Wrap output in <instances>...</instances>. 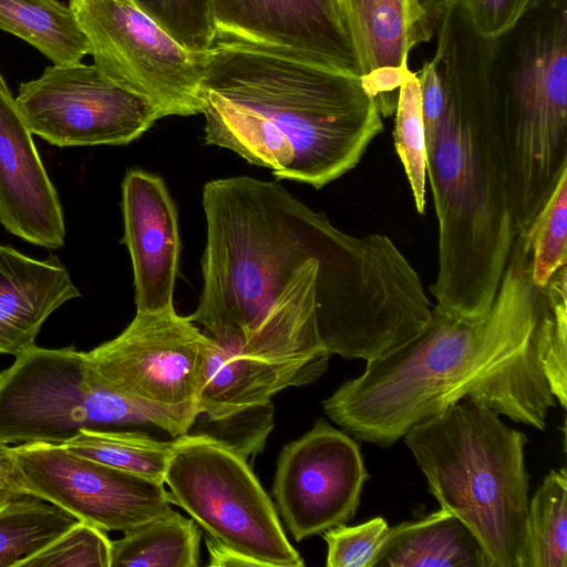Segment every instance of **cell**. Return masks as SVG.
<instances>
[{
	"instance_id": "obj_1",
	"label": "cell",
	"mask_w": 567,
	"mask_h": 567,
	"mask_svg": "<svg viewBox=\"0 0 567 567\" xmlns=\"http://www.w3.org/2000/svg\"><path fill=\"white\" fill-rule=\"evenodd\" d=\"M550 324L549 300L532 281L529 247L517 235L482 317L434 307L416 336L367 361L361 375L322 402L323 412L359 441L380 447L461 401L544 430L556 404L542 363Z\"/></svg>"
},
{
	"instance_id": "obj_2",
	"label": "cell",
	"mask_w": 567,
	"mask_h": 567,
	"mask_svg": "<svg viewBox=\"0 0 567 567\" xmlns=\"http://www.w3.org/2000/svg\"><path fill=\"white\" fill-rule=\"evenodd\" d=\"M203 208V290L188 318L226 349L327 369L317 321L327 215L250 176L206 183Z\"/></svg>"
},
{
	"instance_id": "obj_3",
	"label": "cell",
	"mask_w": 567,
	"mask_h": 567,
	"mask_svg": "<svg viewBox=\"0 0 567 567\" xmlns=\"http://www.w3.org/2000/svg\"><path fill=\"white\" fill-rule=\"evenodd\" d=\"M434 33L427 63L443 106L424 126L439 233L430 292L436 309L475 319L489 309L518 235L496 116L492 39L458 7L442 12Z\"/></svg>"
},
{
	"instance_id": "obj_4",
	"label": "cell",
	"mask_w": 567,
	"mask_h": 567,
	"mask_svg": "<svg viewBox=\"0 0 567 567\" xmlns=\"http://www.w3.org/2000/svg\"><path fill=\"white\" fill-rule=\"evenodd\" d=\"M200 97L206 144L316 189L354 168L383 131L359 76L229 40L205 53Z\"/></svg>"
},
{
	"instance_id": "obj_5",
	"label": "cell",
	"mask_w": 567,
	"mask_h": 567,
	"mask_svg": "<svg viewBox=\"0 0 567 567\" xmlns=\"http://www.w3.org/2000/svg\"><path fill=\"white\" fill-rule=\"evenodd\" d=\"M512 210L525 233L567 171V0H533L492 39Z\"/></svg>"
},
{
	"instance_id": "obj_6",
	"label": "cell",
	"mask_w": 567,
	"mask_h": 567,
	"mask_svg": "<svg viewBox=\"0 0 567 567\" xmlns=\"http://www.w3.org/2000/svg\"><path fill=\"white\" fill-rule=\"evenodd\" d=\"M403 439L431 494L473 533L489 567H518L529 501L525 434L461 401Z\"/></svg>"
},
{
	"instance_id": "obj_7",
	"label": "cell",
	"mask_w": 567,
	"mask_h": 567,
	"mask_svg": "<svg viewBox=\"0 0 567 567\" xmlns=\"http://www.w3.org/2000/svg\"><path fill=\"white\" fill-rule=\"evenodd\" d=\"M197 408H163L103 386L85 352L34 346L0 371V441L61 444L80 430L121 431L153 425L173 437L187 434Z\"/></svg>"
},
{
	"instance_id": "obj_8",
	"label": "cell",
	"mask_w": 567,
	"mask_h": 567,
	"mask_svg": "<svg viewBox=\"0 0 567 567\" xmlns=\"http://www.w3.org/2000/svg\"><path fill=\"white\" fill-rule=\"evenodd\" d=\"M172 504L209 536L261 567H301L278 513L247 457L213 436L184 434L164 477Z\"/></svg>"
},
{
	"instance_id": "obj_9",
	"label": "cell",
	"mask_w": 567,
	"mask_h": 567,
	"mask_svg": "<svg viewBox=\"0 0 567 567\" xmlns=\"http://www.w3.org/2000/svg\"><path fill=\"white\" fill-rule=\"evenodd\" d=\"M94 65L150 101L159 118L202 113L205 54L182 48L132 0H70Z\"/></svg>"
},
{
	"instance_id": "obj_10",
	"label": "cell",
	"mask_w": 567,
	"mask_h": 567,
	"mask_svg": "<svg viewBox=\"0 0 567 567\" xmlns=\"http://www.w3.org/2000/svg\"><path fill=\"white\" fill-rule=\"evenodd\" d=\"M214 340L175 309L136 312L114 339L85 352L106 389L163 408H197Z\"/></svg>"
},
{
	"instance_id": "obj_11",
	"label": "cell",
	"mask_w": 567,
	"mask_h": 567,
	"mask_svg": "<svg viewBox=\"0 0 567 567\" xmlns=\"http://www.w3.org/2000/svg\"><path fill=\"white\" fill-rule=\"evenodd\" d=\"M14 100L32 134L59 147L126 145L159 120L150 101L82 62L45 68Z\"/></svg>"
},
{
	"instance_id": "obj_12",
	"label": "cell",
	"mask_w": 567,
	"mask_h": 567,
	"mask_svg": "<svg viewBox=\"0 0 567 567\" xmlns=\"http://www.w3.org/2000/svg\"><path fill=\"white\" fill-rule=\"evenodd\" d=\"M13 450L35 497L105 532L124 534L173 509L163 484L79 456L61 444L21 443Z\"/></svg>"
},
{
	"instance_id": "obj_13",
	"label": "cell",
	"mask_w": 567,
	"mask_h": 567,
	"mask_svg": "<svg viewBox=\"0 0 567 567\" xmlns=\"http://www.w3.org/2000/svg\"><path fill=\"white\" fill-rule=\"evenodd\" d=\"M369 474L359 444L323 420L280 453L272 494L297 542L352 519Z\"/></svg>"
},
{
	"instance_id": "obj_14",
	"label": "cell",
	"mask_w": 567,
	"mask_h": 567,
	"mask_svg": "<svg viewBox=\"0 0 567 567\" xmlns=\"http://www.w3.org/2000/svg\"><path fill=\"white\" fill-rule=\"evenodd\" d=\"M216 39L359 76L338 0H209Z\"/></svg>"
},
{
	"instance_id": "obj_15",
	"label": "cell",
	"mask_w": 567,
	"mask_h": 567,
	"mask_svg": "<svg viewBox=\"0 0 567 567\" xmlns=\"http://www.w3.org/2000/svg\"><path fill=\"white\" fill-rule=\"evenodd\" d=\"M122 213L136 312L173 309L181 240L176 206L164 181L140 168L128 171L122 182Z\"/></svg>"
},
{
	"instance_id": "obj_16",
	"label": "cell",
	"mask_w": 567,
	"mask_h": 567,
	"mask_svg": "<svg viewBox=\"0 0 567 567\" xmlns=\"http://www.w3.org/2000/svg\"><path fill=\"white\" fill-rule=\"evenodd\" d=\"M0 223L31 244L49 249L64 244L65 226L51 183L9 89L0 87Z\"/></svg>"
},
{
	"instance_id": "obj_17",
	"label": "cell",
	"mask_w": 567,
	"mask_h": 567,
	"mask_svg": "<svg viewBox=\"0 0 567 567\" xmlns=\"http://www.w3.org/2000/svg\"><path fill=\"white\" fill-rule=\"evenodd\" d=\"M80 296L56 256L39 260L0 244V354L32 349L48 317Z\"/></svg>"
},
{
	"instance_id": "obj_18",
	"label": "cell",
	"mask_w": 567,
	"mask_h": 567,
	"mask_svg": "<svg viewBox=\"0 0 567 567\" xmlns=\"http://www.w3.org/2000/svg\"><path fill=\"white\" fill-rule=\"evenodd\" d=\"M326 370L301 360L268 361L218 344L206 360L197 396L199 415L220 420L267 402L277 392L316 381Z\"/></svg>"
},
{
	"instance_id": "obj_19",
	"label": "cell",
	"mask_w": 567,
	"mask_h": 567,
	"mask_svg": "<svg viewBox=\"0 0 567 567\" xmlns=\"http://www.w3.org/2000/svg\"><path fill=\"white\" fill-rule=\"evenodd\" d=\"M359 65V78L408 70L411 50L434 35L417 0H338Z\"/></svg>"
},
{
	"instance_id": "obj_20",
	"label": "cell",
	"mask_w": 567,
	"mask_h": 567,
	"mask_svg": "<svg viewBox=\"0 0 567 567\" xmlns=\"http://www.w3.org/2000/svg\"><path fill=\"white\" fill-rule=\"evenodd\" d=\"M374 567H489L473 533L440 508L420 519L390 527Z\"/></svg>"
},
{
	"instance_id": "obj_21",
	"label": "cell",
	"mask_w": 567,
	"mask_h": 567,
	"mask_svg": "<svg viewBox=\"0 0 567 567\" xmlns=\"http://www.w3.org/2000/svg\"><path fill=\"white\" fill-rule=\"evenodd\" d=\"M0 29L27 41L56 65L81 63L89 54L73 11L58 0H0Z\"/></svg>"
},
{
	"instance_id": "obj_22",
	"label": "cell",
	"mask_w": 567,
	"mask_h": 567,
	"mask_svg": "<svg viewBox=\"0 0 567 567\" xmlns=\"http://www.w3.org/2000/svg\"><path fill=\"white\" fill-rule=\"evenodd\" d=\"M200 536L194 519L172 509L112 540L111 567H197Z\"/></svg>"
},
{
	"instance_id": "obj_23",
	"label": "cell",
	"mask_w": 567,
	"mask_h": 567,
	"mask_svg": "<svg viewBox=\"0 0 567 567\" xmlns=\"http://www.w3.org/2000/svg\"><path fill=\"white\" fill-rule=\"evenodd\" d=\"M182 436L159 441L135 430H80L61 445L79 456L165 485L169 460Z\"/></svg>"
},
{
	"instance_id": "obj_24",
	"label": "cell",
	"mask_w": 567,
	"mask_h": 567,
	"mask_svg": "<svg viewBox=\"0 0 567 567\" xmlns=\"http://www.w3.org/2000/svg\"><path fill=\"white\" fill-rule=\"evenodd\" d=\"M518 567H567V472L551 470L528 501Z\"/></svg>"
},
{
	"instance_id": "obj_25",
	"label": "cell",
	"mask_w": 567,
	"mask_h": 567,
	"mask_svg": "<svg viewBox=\"0 0 567 567\" xmlns=\"http://www.w3.org/2000/svg\"><path fill=\"white\" fill-rule=\"evenodd\" d=\"M76 522L64 509L39 497L0 503V567H16Z\"/></svg>"
},
{
	"instance_id": "obj_26",
	"label": "cell",
	"mask_w": 567,
	"mask_h": 567,
	"mask_svg": "<svg viewBox=\"0 0 567 567\" xmlns=\"http://www.w3.org/2000/svg\"><path fill=\"white\" fill-rule=\"evenodd\" d=\"M394 121V147L411 187L414 206L425 213L426 136L420 81L410 69L400 86Z\"/></svg>"
},
{
	"instance_id": "obj_27",
	"label": "cell",
	"mask_w": 567,
	"mask_h": 567,
	"mask_svg": "<svg viewBox=\"0 0 567 567\" xmlns=\"http://www.w3.org/2000/svg\"><path fill=\"white\" fill-rule=\"evenodd\" d=\"M518 235L529 247L532 281L544 289L555 272L567 265V171L528 229Z\"/></svg>"
},
{
	"instance_id": "obj_28",
	"label": "cell",
	"mask_w": 567,
	"mask_h": 567,
	"mask_svg": "<svg viewBox=\"0 0 567 567\" xmlns=\"http://www.w3.org/2000/svg\"><path fill=\"white\" fill-rule=\"evenodd\" d=\"M182 48L205 54L214 45L216 31L209 0H132Z\"/></svg>"
},
{
	"instance_id": "obj_29",
	"label": "cell",
	"mask_w": 567,
	"mask_h": 567,
	"mask_svg": "<svg viewBox=\"0 0 567 567\" xmlns=\"http://www.w3.org/2000/svg\"><path fill=\"white\" fill-rule=\"evenodd\" d=\"M111 547L105 530L78 520L16 567H111Z\"/></svg>"
},
{
	"instance_id": "obj_30",
	"label": "cell",
	"mask_w": 567,
	"mask_h": 567,
	"mask_svg": "<svg viewBox=\"0 0 567 567\" xmlns=\"http://www.w3.org/2000/svg\"><path fill=\"white\" fill-rule=\"evenodd\" d=\"M390 532L382 517L354 526L340 524L323 533L328 567H374Z\"/></svg>"
},
{
	"instance_id": "obj_31",
	"label": "cell",
	"mask_w": 567,
	"mask_h": 567,
	"mask_svg": "<svg viewBox=\"0 0 567 567\" xmlns=\"http://www.w3.org/2000/svg\"><path fill=\"white\" fill-rule=\"evenodd\" d=\"M551 308V324L543 355V371L561 408L567 404V267L563 266L544 288Z\"/></svg>"
},
{
	"instance_id": "obj_32",
	"label": "cell",
	"mask_w": 567,
	"mask_h": 567,
	"mask_svg": "<svg viewBox=\"0 0 567 567\" xmlns=\"http://www.w3.org/2000/svg\"><path fill=\"white\" fill-rule=\"evenodd\" d=\"M431 23L450 7H458L478 33L495 39L509 29L533 0H417Z\"/></svg>"
},
{
	"instance_id": "obj_33",
	"label": "cell",
	"mask_w": 567,
	"mask_h": 567,
	"mask_svg": "<svg viewBox=\"0 0 567 567\" xmlns=\"http://www.w3.org/2000/svg\"><path fill=\"white\" fill-rule=\"evenodd\" d=\"M272 414L271 402H267L225 419L208 420L214 425L205 434L247 457L262 450L272 429Z\"/></svg>"
},
{
	"instance_id": "obj_34",
	"label": "cell",
	"mask_w": 567,
	"mask_h": 567,
	"mask_svg": "<svg viewBox=\"0 0 567 567\" xmlns=\"http://www.w3.org/2000/svg\"><path fill=\"white\" fill-rule=\"evenodd\" d=\"M35 497L18 465L13 446L0 441V503Z\"/></svg>"
},
{
	"instance_id": "obj_35",
	"label": "cell",
	"mask_w": 567,
	"mask_h": 567,
	"mask_svg": "<svg viewBox=\"0 0 567 567\" xmlns=\"http://www.w3.org/2000/svg\"><path fill=\"white\" fill-rule=\"evenodd\" d=\"M206 546L209 553V566L217 567H261V565L241 554L240 551L223 544L221 542L213 538L212 536L206 538Z\"/></svg>"
},
{
	"instance_id": "obj_36",
	"label": "cell",
	"mask_w": 567,
	"mask_h": 567,
	"mask_svg": "<svg viewBox=\"0 0 567 567\" xmlns=\"http://www.w3.org/2000/svg\"><path fill=\"white\" fill-rule=\"evenodd\" d=\"M0 87L8 89V86H7V84H6V82H4V80H3L1 74H0Z\"/></svg>"
}]
</instances>
